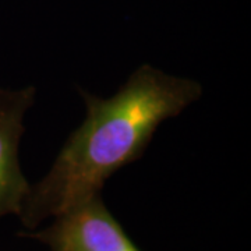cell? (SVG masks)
Here are the masks:
<instances>
[{
    "instance_id": "6da1fadb",
    "label": "cell",
    "mask_w": 251,
    "mask_h": 251,
    "mask_svg": "<svg viewBox=\"0 0 251 251\" xmlns=\"http://www.w3.org/2000/svg\"><path fill=\"white\" fill-rule=\"evenodd\" d=\"M196 80L143 64L110 98L82 91L87 116L57 153L44 179L31 186L18 214L34 230L100 194L106 180L137 161L161 123L201 98Z\"/></svg>"
},
{
    "instance_id": "3957f363",
    "label": "cell",
    "mask_w": 251,
    "mask_h": 251,
    "mask_svg": "<svg viewBox=\"0 0 251 251\" xmlns=\"http://www.w3.org/2000/svg\"><path fill=\"white\" fill-rule=\"evenodd\" d=\"M35 95L32 85L0 88V218L18 216L31 188L18 162V144L24 133V117Z\"/></svg>"
},
{
    "instance_id": "7a4b0ae2",
    "label": "cell",
    "mask_w": 251,
    "mask_h": 251,
    "mask_svg": "<svg viewBox=\"0 0 251 251\" xmlns=\"http://www.w3.org/2000/svg\"><path fill=\"white\" fill-rule=\"evenodd\" d=\"M24 236L44 243L50 251H141L109 212L100 194Z\"/></svg>"
}]
</instances>
